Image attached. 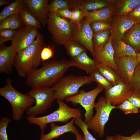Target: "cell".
I'll return each instance as SVG.
<instances>
[{
    "instance_id": "bcb514c9",
    "label": "cell",
    "mask_w": 140,
    "mask_h": 140,
    "mask_svg": "<svg viewBox=\"0 0 140 140\" xmlns=\"http://www.w3.org/2000/svg\"><path fill=\"white\" fill-rule=\"evenodd\" d=\"M76 140H85L83 137L79 132L76 134L75 135Z\"/></svg>"
},
{
    "instance_id": "9a60e30c",
    "label": "cell",
    "mask_w": 140,
    "mask_h": 140,
    "mask_svg": "<svg viewBox=\"0 0 140 140\" xmlns=\"http://www.w3.org/2000/svg\"><path fill=\"white\" fill-rule=\"evenodd\" d=\"M136 23L127 16L112 17L110 38L122 40L125 33Z\"/></svg>"
},
{
    "instance_id": "ba28073f",
    "label": "cell",
    "mask_w": 140,
    "mask_h": 140,
    "mask_svg": "<svg viewBox=\"0 0 140 140\" xmlns=\"http://www.w3.org/2000/svg\"><path fill=\"white\" fill-rule=\"evenodd\" d=\"M116 107L107 102L104 97H100L94 105L96 114L87 123L88 129L98 134L99 137H102L104 134L105 125L109 120L110 113Z\"/></svg>"
},
{
    "instance_id": "9c48e42d",
    "label": "cell",
    "mask_w": 140,
    "mask_h": 140,
    "mask_svg": "<svg viewBox=\"0 0 140 140\" xmlns=\"http://www.w3.org/2000/svg\"><path fill=\"white\" fill-rule=\"evenodd\" d=\"M104 89L98 86L90 91L86 92L83 89L79 91L77 94L67 98L66 102H71L74 104H80L85 109L84 122L87 123L93 117V109L95 101L97 96Z\"/></svg>"
},
{
    "instance_id": "44dd1931",
    "label": "cell",
    "mask_w": 140,
    "mask_h": 140,
    "mask_svg": "<svg viewBox=\"0 0 140 140\" xmlns=\"http://www.w3.org/2000/svg\"><path fill=\"white\" fill-rule=\"evenodd\" d=\"M70 62L71 67L79 68L89 74L96 70V62L88 56L86 52H83L76 57L72 59Z\"/></svg>"
},
{
    "instance_id": "5bb4252c",
    "label": "cell",
    "mask_w": 140,
    "mask_h": 140,
    "mask_svg": "<svg viewBox=\"0 0 140 140\" xmlns=\"http://www.w3.org/2000/svg\"><path fill=\"white\" fill-rule=\"evenodd\" d=\"M27 9L43 27L47 24L49 12L47 0H23Z\"/></svg>"
},
{
    "instance_id": "603a6c76",
    "label": "cell",
    "mask_w": 140,
    "mask_h": 140,
    "mask_svg": "<svg viewBox=\"0 0 140 140\" xmlns=\"http://www.w3.org/2000/svg\"><path fill=\"white\" fill-rule=\"evenodd\" d=\"M140 4V0H117L112 17L127 16Z\"/></svg>"
},
{
    "instance_id": "cb8c5ba5",
    "label": "cell",
    "mask_w": 140,
    "mask_h": 140,
    "mask_svg": "<svg viewBox=\"0 0 140 140\" xmlns=\"http://www.w3.org/2000/svg\"><path fill=\"white\" fill-rule=\"evenodd\" d=\"M111 44L114 50L115 58L123 56L136 57V53L135 51L122 40L112 39Z\"/></svg>"
},
{
    "instance_id": "60d3db41",
    "label": "cell",
    "mask_w": 140,
    "mask_h": 140,
    "mask_svg": "<svg viewBox=\"0 0 140 140\" xmlns=\"http://www.w3.org/2000/svg\"><path fill=\"white\" fill-rule=\"evenodd\" d=\"M114 140H140L139 129L130 136L126 137L116 134L114 137Z\"/></svg>"
},
{
    "instance_id": "484cf974",
    "label": "cell",
    "mask_w": 140,
    "mask_h": 140,
    "mask_svg": "<svg viewBox=\"0 0 140 140\" xmlns=\"http://www.w3.org/2000/svg\"><path fill=\"white\" fill-rule=\"evenodd\" d=\"M23 0H16L5 6L0 13V22L6 17L13 15L19 14L25 6Z\"/></svg>"
},
{
    "instance_id": "c3c4849f",
    "label": "cell",
    "mask_w": 140,
    "mask_h": 140,
    "mask_svg": "<svg viewBox=\"0 0 140 140\" xmlns=\"http://www.w3.org/2000/svg\"></svg>"
},
{
    "instance_id": "8fae6325",
    "label": "cell",
    "mask_w": 140,
    "mask_h": 140,
    "mask_svg": "<svg viewBox=\"0 0 140 140\" xmlns=\"http://www.w3.org/2000/svg\"><path fill=\"white\" fill-rule=\"evenodd\" d=\"M134 90L122 81L109 89L105 90L104 98L112 106H117L128 100Z\"/></svg>"
},
{
    "instance_id": "d4e9b609",
    "label": "cell",
    "mask_w": 140,
    "mask_h": 140,
    "mask_svg": "<svg viewBox=\"0 0 140 140\" xmlns=\"http://www.w3.org/2000/svg\"><path fill=\"white\" fill-rule=\"evenodd\" d=\"M96 62V70L103 75L113 86L118 84L122 81L118 73L111 68Z\"/></svg>"
},
{
    "instance_id": "ffe728a7",
    "label": "cell",
    "mask_w": 140,
    "mask_h": 140,
    "mask_svg": "<svg viewBox=\"0 0 140 140\" xmlns=\"http://www.w3.org/2000/svg\"><path fill=\"white\" fill-rule=\"evenodd\" d=\"M115 5L92 11L84 12V19L90 24L98 21L111 22Z\"/></svg>"
},
{
    "instance_id": "7bdbcfd3",
    "label": "cell",
    "mask_w": 140,
    "mask_h": 140,
    "mask_svg": "<svg viewBox=\"0 0 140 140\" xmlns=\"http://www.w3.org/2000/svg\"><path fill=\"white\" fill-rule=\"evenodd\" d=\"M128 100L136 107L140 108V91L134 90Z\"/></svg>"
},
{
    "instance_id": "836d02e7",
    "label": "cell",
    "mask_w": 140,
    "mask_h": 140,
    "mask_svg": "<svg viewBox=\"0 0 140 140\" xmlns=\"http://www.w3.org/2000/svg\"><path fill=\"white\" fill-rule=\"evenodd\" d=\"M116 108L120 109L126 114L138 113L139 111V108L134 105L128 100L124 101L120 105L116 106Z\"/></svg>"
},
{
    "instance_id": "8d00e7d4",
    "label": "cell",
    "mask_w": 140,
    "mask_h": 140,
    "mask_svg": "<svg viewBox=\"0 0 140 140\" xmlns=\"http://www.w3.org/2000/svg\"><path fill=\"white\" fill-rule=\"evenodd\" d=\"M17 30L5 29L0 31V45H2L4 43L9 40L13 39Z\"/></svg>"
},
{
    "instance_id": "7dc6e473",
    "label": "cell",
    "mask_w": 140,
    "mask_h": 140,
    "mask_svg": "<svg viewBox=\"0 0 140 140\" xmlns=\"http://www.w3.org/2000/svg\"><path fill=\"white\" fill-rule=\"evenodd\" d=\"M136 59L138 64V65L140 67V52L136 53Z\"/></svg>"
},
{
    "instance_id": "3957f363",
    "label": "cell",
    "mask_w": 140,
    "mask_h": 140,
    "mask_svg": "<svg viewBox=\"0 0 140 140\" xmlns=\"http://www.w3.org/2000/svg\"><path fill=\"white\" fill-rule=\"evenodd\" d=\"M58 109L47 115L40 117L28 116L26 118L31 124L38 126L41 130V134H44L47 125L55 122L65 123L71 118L81 116V111L78 108H72L69 107L63 101L57 100Z\"/></svg>"
},
{
    "instance_id": "4316f807",
    "label": "cell",
    "mask_w": 140,
    "mask_h": 140,
    "mask_svg": "<svg viewBox=\"0 0 140 140\" xmlns=\"http://www.w3.org/2000/svg\"><path fill=\"white\" fill-rule=\"evenodd\" d=\"M23 24L19 14L11 16L0 22V31L5 29L17 30L22 27Z\"/></svg>"
},
{
    "instance_id": "7402d4cb",
    "label": "cell",
    "mask_w": 140,
    "mask_h": 140,
    "mask_svg": "<svg viewBox=\"0 0 140 140\" xmlns=\"http://www.w3.org/2000/svg\"><path fill=\"white\" fill-rule=\"evenodd\" d=\"M136 53L140 52V24L136 23L124 34L122 39Z\"/></svg>"
},
{
    "instance_id": "6da1fadb",
    "label": "cell",
    "mask_w": 140,
    "mask_h": 140,
    "mask_svg": "<svg viewBox=\"0 0 140 140\" xmlns=\"http://www.w3.org/2000/svg\"><path fill=\"white\" fill-rule=\"evenodd\" d=\"M71 67L70 61L61 59L49 62L30 72L26 84L32 88L50 87L54 85Z\"/></svg>"
},
{
    "instance_id": "f35d334b",
    "label": "cell",
    "mask_w": 140,
    "mask_h": 140,
    "mask_svg": "<svg viewBox=\"0 0 140 140\" xmlns=\"http://www.w3.org/2000/svg\"><path fill=\"white\" fill-rule=\"evenodd\" d=\"M11 121L10 118L2 117L0 120V140H9L7 132L8 125Z\"/></svg>"
},
{
    "instance_id": "d590c367",
    "label": "cell",
    "mask_w": 140,
    "mask_h": 140,
    "mask_svg": "<svg viewBox=\"0 0 140 140\" xmlns=\"http://www.w3.org/2000/svg\"><path fill=\"white\" fill-rule=\"evenodd\" d=\"M129 84L134 90L140 91V67L138 66Z\"/></svg>"
},
{
    "instance_id": "7c38bea8",
    "label": "cell",
    "mask_w": 140,
    "mask_h": 140,
    "mask_svg": "<svg viewBox=\"0 0 140 140\" xmlns=\"http://www.w3.org/2000/svg\"><path fill=\"white\" fill-rule=\"evenodd\" d=\"M39 33L38 29L35 28L27 26L22 27L17 30L11 45L18 53L31 45Z\"/></svg>"
},
{
    "instance_id": "30bf717a",
    "label": "cell",
    "mask_w": 140,
    "mask_h": 140,
    "mask_svg": "<svg viewBox=\"0 0 140 140\" xmlns=\"http://www.w3.org/2000/svg\"><path fill=\"white\" fill-rule=\"evenodd\" d=\"M90 24L83 18L79 26L75 25L76 26L74 27L71 40L76 41L85 47L94 57L95 52L93 40L94 33L91 28Z\"/></svg>"
},
{
    "instance_id": "ee69618b",
    "label": "cell",
    "mask_w": 140,
    "mask_h": 140,
    "mask_svg": "<svg viewBox=\"0 0 140 140\" xmlns=\"http://www.w3.org/2000/svg\"><path fill=\"white\" fill-rule=\"evenodd\" d=\"M72 12V11L67 8L59 9L53 12L60 17L70 20Z\"/></svg>"
},
{
    "instance_id": "4fadbf2b",
    "label": "cell",
    "mask_w": 140,
    "mask_h": 140,
    "mask_svg": "<svg viewBox=\"0 0 140 140\" xmlns=\"http://www.w3.org/2000/svg\"><path fill=\"white\" fill-rule=\"evenodd\" d=\"M117 68V73L122 80L129 84L135 69L138 66L136 57L123 56L115 58Z\"/></svg>"
},
{
    "instance_id": "1f68e13d",
    "label": "cell",
    "mask_w": 140,
    "mask_h": 140,
    "mask_svg": "<svg viewBox=\"0 0 140 140\" xmlns=\"http://www.w3.org/2000/svg\"><path fill=\"white\" fill-rule=\"evenodd\" d=\"M74 123L79 127L83 132L85 140H97L89 132L87 124L82 120L81 116L75 119ZM105 140H114V137L107 136Z\"/></svg>"
},
{
    "instance_id": "83f0119b",
    "label": "cell",
    "mask_w": 140,
    "mask_h": 140,
    "mask_svg": "<svg viewBox=\"0 0 140 140\" xmlns=\"http://www.w3.org/2000/svg\"><path fill=\"white\" fill-rule=\"evenodd\" d=\"M110 30L100 32L94 34L93 42L94 52L103 48L110 39Z\"/></svg>"
},
{
    "instance_id": "5b68a950",
    "label": "cell",
    "mask_w": 140,
    "mask_h": 140,
    "mask_svg": "<svg viewBox=\"0 0 140 140\" xmlns=\"http://www.w3.org/2000/svg\"><path fill=\"white\" fill-rule=\"evenodd\" d=\"M92 82L90 75H68L60 78L52 88L55 99L63 101L67 98L77 94L80 88L83 85L89 84Z\"/></svg>"
},
{
    "instance_id": "ac0fdd59",
    "label": "cell",
    "mask_w": 140,
    "mask_h": 140,
    "mask_svg": "<svg viewBox=\"0 0 140 140\" xmlns=\"http://www.w3.org/2000/svg\"><path fill=\"white\" fill-rule=\"evenodd\" d=\"M117 0H74L72 1V8H78L84 12L97 10L115 5Z\"/></svg>"
},
{
    "instance_id": "4dcf8cb0",
    "label": "cell",
    "mask_w": 140,
    "mask_h": 140,
    "mask_svg": "<svg viewBox=\"0 0 140 140\" xmlns=\"http://www.w3.org/2000/svg\"><path fill=\"white\" fill-rule=\"evenodd\" d=\"M93 81L95 82L98 86L108 90L113 86L112 84L103 75L96 70L90 74Z\"/></svg>"
},
{
    "instance_id": "8992f818",
    "label": "cell",
    "mask_w": 140,
    "mask_h": 140,
    "mask_svg": "<svg viewBox=\"0 0 140 140\" xmlns=\"http://www.w3.org/2000/svg\"><path fill=\"white\" fill-rule=\"evenodd\" d=\"M47 25L52 41L57 45H64L71 40L74 24L70 20L60 17L54 12H49Z\"/></svg>"
},
{
    "instance_id": "d6a6232c",
    "label": "cell",
    "mask_w": 140,
    "mask_h": 140,
    "mask_svg": "<svg viewBox=\"0 0 140 140\" xmlns=\"http://www.w3.org/2000/svg\"><path fill=\"white\" fill-rule=\"evenodd\" d=\"M70 6V1L54 0L49 4V12H54L59 9L69 8Z\"/></svg>"
},
{
    "instance_id": "f546056e",
    "label": "cell",
    "mask_w": 140,
    "mask_h": 140,
    "mask_svg": "<svg viewBox=\"0 0 140 140\" xmlns=\"http://www.w3.org/2000/svg\"><path fill=\"white\" fill-rule=\"evenodd\" d=\"M19 14L25 26L38 29H41L40 23L25 6Z\"/></svg>"
},
{
    "instance_id": "52a82bcc",
    "label": "cell",
    "mask_w": 140,
    "mask_h": 140,
    "mask_svg": "<svg viewBox=\"0 0 140 140\" xmlns=\"http://www.w3.org/2000/svg\"><path fill=\"white\" fill-rule=\"evenodd\" d=\"M26 94L36 101L34 106L29 107L25 111L26 114L29 116H36L44 113L55 100L54 91L50 87L32 88Z\"/></svg>"
},
{
    "instance_id": "e575fe53",
    "label": "cell",
    "mask_w": 140,
    "mask_h": 140,
    "mask_svg": "<svg viewBox=\"0 0 140 140\" xmlns=\"http://www.w3.org/2000/svg\"><path fill=\"white\" fill-rule=\"evenodd\" d=\"M90 26L94 33L110 30L111 27V23L105 21L95 22L91 23Z\"/></svg>"
},
{
    "instance_id": "d6986e66",
    "label": "cell",
    "mask_w": 140,
    "mask_h": 140,
    "mask_svg": "<svg viewBox=\"0 0 140 140\" xmlns=\"http://www.w3.org/2000/svg\"><path fill=\"white\" fill-rule=\"evenodd\" d=\"M75 119L72 118L70 122L62 126L57 125L54 123H50V131L46 134H41L39 140H52L68 132L75 135L79 132L74 124Z\"/></svg>"
},
{
    "instance_id": "f1b7e54d",
    "label": "cell",
    "mask_w": 140,
    "mask_h": 140,
    "mask_svg": "<svg viewBox=\"0 0 140 140\" xmlns=\"http://www.w3.org/2000/svg\"><path fill=\"white\" fill-rule=\"evenodd\" d=\"M69 55L72 59L76 57L87 50L76 41L70 40L64 45Z\"/></svg>"
},
{
    "instance_id": "b9f144b4",
    "label": "cell",
    "mask_w": 140,
    "mask_h": 140,
    "mask_svg": "<svg viewBox=\"0 0 140 140\" xmlns=\"http://www.w3.org/2000/svg\"><path fill=\"white\" fill-rule=\"evenodd\" d=\"M127 16L137 23L140 24V4L130 12Z\"/></svg>"
},
{
    "instance_id": "e0dca14e",
    "label": "cell",
    "mask_w": 140,
    "mask_h": 140,
    "mask_svg": "<svg viewBox=\"0 0 140 140\" xmlns=\"http://www.w3.org/2000/svg\"><path fill=\"white\" fill-rule=\"evenodd\" d=\"M17 52L11 45H2L0 47V72L9 73L14 66Z\"/></svg>"
},
{
    "instance_id": "2e32d148",
    "label": "cell",
    "mask_w": 140,
    "mask_h": 140,
    "mask_svg": "<svg viewBox=\"0 0 140 140\" xmlns=\"http://www.w3.org/2000/svg\"><path fill=\"white\" fill-rule=\"evenodd\" d=\"M111 40L110 38L103 48L95 52L93 59L97 63L109 66L117 73V68L115 61Z\"/></svg>"
},
{
    "instance_id": "74e56055",
    "label": "cell",
    "mask_w": 140,
    "mask_h": 140,
    "mask_svg": "<svg viewBox=\"0 0 140 140\" xmlns=\"http://www.w3.org/2000/svg\"><path fill=\"white\" fill-rule=\"evenodd\" d=\"M72 11L70 20L72 23L79 26L80 25L81 22L84 18V12L78 8L74 9Z\"/></svg>"
},
{
    "instance_id": "f6af8a7d",
    "label": "cell",
    "mask_w": 140,
    "mask_h": 140,
    "mask_svg": "<svg viewBox=\"0 0 140 140\" xmlns=\"http://www.w3.org/2000/svg\"><path fill=\"white\" fill-rule=\"evenodd\" d=\"M10 2V1L7 0H0V6H2L5 5H9Z\"/></svg>"
},
{
    "instance_id": "7a4b0ae2",
    "label": "cell",
    "mask_w": 140,
    "mask_h": 140,
    "mask_svg": "<svg viewBox=\"0 0 140 140\" xmlns=\"http://www.w3.org/2000/svg\"><path fill=\"white\" fill-rule=\"evenodd\" d=\"M44 46L43 36L39 33L31 45L17 53L13 66L19 76L26 77L36 69L41 62V53Z\"/></svg>"
},
{
    "instance_id": "277c9868",
    "label": "cell",
    "mask_w": 140,
    "mask_h": 140,
    "mask_svg": "<svg viewBox=\"0 0 140 140\" xmlns=\"http://www.w3.org/2000/svg\"><path fill=\"white\" fill-rule=\"evenodd\" d=\"M12 81L9 77L6 80V85L0 88V95L11 104L13 120L18 121L22 118L24 111L36 101L33 97L16 90L12 86Z\"/></svg>"
},
{
    "instance_id": "ab89813d",
    "label": "cell",
    "mask_w": 140,
    "mask_h": 140,
    "mask_svg": "<svg viewBox=\"0 0 140 140\" xmlns=\"http://www.w3.org/2000/svg\"><path fill=\"white\" fill-rule=\"evenodd\" d=\"M54 55V51L53 47L44 46L41 53V62L45 61L52 58Z\"/></svg>"
}]
</instances>
